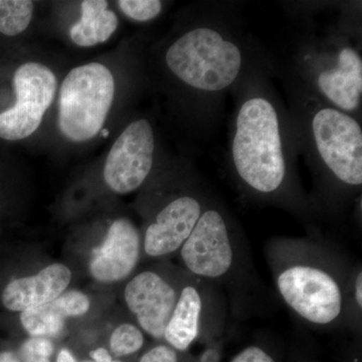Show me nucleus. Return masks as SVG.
<instances>
[{
    "label": "nucleus",
    "instance_id": "nucleus-1",
    "mask_svg": "<svg viewBox=\"0 0 362 362\" xmlns=\"http://www.w3.org/2000/svg\"><path fill=\"white\" fill-rule=\"evenodd\" d=\"M266 258L282 301L317 328L344 327L350 267L333 247L312 238H275Z\"/></svg>",
    "mask_w": 362,
    "mask_h": 362
},
{
    "label": "nucleus",
    "instance_id": "nucleus-2",
    "mask_svg": "<svg viewBox=\"0 0 362 362\" xmlns=\"http://www.w3.org/2000/svg\"><path fill=\"white\" fill-rule=\"evenodd\" d=\"M230 162L247 194L264 201L292 202L294 181L282 121L277 106L266 95L254 93L240 103L233 123Z\"/></svg>",
    "mask_w": 362,
    "mask_h": 362
},
{
    "label": "nucleus",
    "instance_id": "nucleus-3",
    "mask_svg": "<svg viewBox=\"0 0 362 362\" xmlns=\"http://www.w3.org/2000/svg\"><path fill=\"white\" fill-rule=\"evenodd\" d=\"M169 70L183 84L204 94L235 84L244 66L237 42L211 26H197L181 35L165 54Z\"/></svg>",
    "mask_w": 362,
    "mask_h": 362
},
{
    "label": "nucleus",
    "instance_id": "nucleus-4",
    "mask_svg": "<svg viewBox=\"0 0 362 362\" xmlns=\"http://www.w3.org/2000/svg\"><path fill=\"white\" fill-rule=\"evenodd\" d=\"M308 125L312 147L328 182L339 194H357L362 185L361 124L349 114L320 105Z\"/></svg>",
    "mask_w": 362,
    "mask_h": 362
},
{
    "label": "nucleus",
    "instance_id": "nucleus-5",
    "mask_svg": "<svg viewBox=\"0 0 362 362\" xmlns=\"http://www.w3.org/2000/svg\"><path fill=\"white\" fill-rule=\"evenodd\" d=\"M115 96V81L107 66L90 63L66 75L59 90L58 125L74 142L92 139L103 127Z\"/></svg>",
    "mask_w": 362,
    "mask_h": 362
},
{
    "label": "nucleus",
    "instance_id": "nucleus-6",
    "mask_svg": "<svg viewBox=\"0 0 362 362\" xmlns=\"http://www.w3.org/2000/svg\"><path fill=\"white\" fill-rule=\"evenodd\" d=\"M180 257L192 277L214 282L233 275L239 263L238 240L228 214L209 201Z\"/></svg>",
    "mask_w": 362,
    "mask_h": 362
},
{
    "label": "nucleus",
    "instance_id": "nucleus-7",
    "mask_svg": "<svg viewBox=\"0 0 362 362\" xmlns=\"http://www.w3.org/2000/svg\"><path fill=\"white\" fill-rule=\"evenodd\" d=\"M305 59L310 83L327 105L349 115L361 109L362 59L356 47L339 42Z\"/></svg>",
    "mask_w": 362,
    "mask_h": 362
},
{
    "label": "nucleus",
    "instance_id": "nucleus-8",
    "mask_svg": "<svg viewBox=\"0 0 362 362\" xmlns=\"http://www.w3.org/2000/svg\"><path fill=\"white\" fill-rule=\"evenodd\" d=\"M16 102L0 114V138L16 141L33 134L42 124L57 90V78L51 69L28 62L14 73Z\"/></svg>",
    "mask_w": 362,
    "mask_h": 362
},
{
    "label": "nucleus",
    "instance_id": "nucleus-9",
    "mask_svg": "<svg viewBox=\"0 0 362 362\" xmlns=\"http://www.w3.org/2000/svg\"><path fill=\"white\" fill-rule=\"evenodd\" d=\"M156 138L151 124L139 119L129 124L114 142L104 166V180L119 194L138 189L153 168Z\"/></svg>",
    "mask_w": 362,
    "mask_h": 362
},
{
    "label": "nucleus",
    "instance_id": "nucleus-10",
    "mask_svg": "<svg viewBox=\"0 0 362 362\" xmlns=\"http://www.w3.org/2000/svg\"><path fill=\"white\" fill-rule=\"evenodd\" d=\"M181 288L157 271H143L131 279L124 298L138 327L154 339H163Z\"/></svg>",
    "mask_w": 362,
    "mask_h": 362
},
{
    "label": "nucleus",
    "instance_id": "nucleus-11",
    "mask_svg": "<svg viewBox=\"0 0 362 362\" xmlns=\"http://www.w3.org/2000/svg\"><path fill=\"white\" fill-rule=\"evenodd\" d=\"M207 202L206 197L183 194L162 207L143 235L145 255L150 258H163L180 251L194 230Z\"/></svg>",
    "mask_w": 362,
    "mask_h": 362
},
{
    "label": "nucleus",
    "instance_id": "nucleus-12",
    "mask_svg": "<svg viewBox=\"0 0 362 362\" xmlns=\"http://www.w3.org/2000/svg\"><path fill=\"white\" fill-rule=\"evenodd\" d=\"M142 237L132 221H114L101 246L93 252L90 273L101 283H115L129 277L141 256Z\"/></svg>",
    "mask_w": 362,
    "mask_h": 362
},
{
    "label": "nucleus",
    "instance_id": "nucleus-13",
    "mask_svg": "<svg viewBox=\"0 0 362 362\" xmlns=\"http://www.w3.org/2000/svg\"><path fill=\"white\" fill-rule=\"evenodd\" d=\"M192 279L182 285L164 331L163 340L176 351H185L199 337L209 308L206 281Z\"/></svg>",
    "mask_w": 362,
    "mask_h": 362
},
{
    "label": "nucleus",
    "instance_id": "nucleus-14",
    "mask_svg": "<svg viewBox=\"0 0 362 362\" xmlns=\"http://www.w3.org/2000/svg\"><path fill=\"white\" fill-rule=\"evenodd\" d=\"M71 272L63 264L45 267L30 277L16 279L2 293V303L8 310L23 312L49 303L66 291Z\"/></svg>",
    "mask_w": 362,
    "mask_h": 362
},
{
    "label": "nucleus",
    "instance_id": "nucleus-15",
    "mask_svg": "<svg viewBox=\"0 0 362 362\" xmlns=\"http://www.w3.org/2000/svg\"><path fill=\"white\" fill-rule=\"evenodd\" d=\"M82 16L71 26V40L78 47H93L106 42L115 33L118 18L109 11L108 2L104 0H85L81 4Z\"/></svg>",
    "mask_w": 362,
    "mask_h": 362
},
{
    "label": "nucleus",
    "instance_id": "nucleus-16",
    "mask_svg": "<svg viewBox=\"0 0 362 362\" xmlns=\"http://www.w3.org/2000/svg\"><path fill=\"white\" fill-rule=\"evenodd\" d=\"M66 312L58 300L21 312V322L32 337H58L65 328Z\"/></svg>",
    "mask_w": 362,
    "mask_h": 362
},
{
    "label": "nucleus",
    "instance_id": "nucleus-17",
    "mask_svg": "<svg viewBox=\"0 0 362 362\" xmlns=\"http://www.w3.org/2000/svg\"><path fill=\"white\" fill-rule=\"evenodd\" d=\"M35 4L28 0H0V33L8 37L25 32L32 21Z\"/></svg>",
    "mask_w": 362,
    "mask_h": 362
},
{
    "label": "nucleus",
    "instance_id": "nucleus-18",
    "mask_svg": "<svg viewBox=\"0 0 362 362\" xmlns=\"http://www.w3.org/2000/svg\"><path fill=\"white\" fill-rule=\"evenodd\" d=\"M344 327L361 331L362 322V268L361 264L351 267L344 297Z\"/></svg>",
    "mask_w": 362,
    "mask_h": 362
},
{
    "label": "nucleus",
    "instance_id": "nucleus-19",
    "mask_svg": "<svg viewBox=\"0 0 362 362\" xmlns=\"http://www.w3.org/2000/svg\"><path fill=\"white\" fill-rule=\"evenodd\" d=\"M144 345V335L138 326L131 323L119 325L110 337V349L117 357L130 356Z\"/></svg>",
    "mask_w": 362,
    "mask_h": 362
},
{
    "label": "nucleus",
    "instance_id": "nucleus-20",
    "mask_svg": "<svg viewBox=\"0 0 362 362\" xmlns=\"http://www.w3.org/2000/svg\"><path fill=\"white\" fill-rule=\"evenodd\" d=\"M117 4L126 16L141 23L154 20L162 11L159 0H120Z\"/></svg>",
    "mask_w": 362,
    "mask_h": 362
},
{
    "label": "nucleus",
    "instance_id": "nucleus-21",
    "mask_svg": "<svg viewBox=\"0 0 362 362\" xmlns=\"http://www.w3.org/2000/svg\"><path fill=\"white\" fill-rule=\"evenodd\" d=\"M52 352L54 345L49 338L32 337L21 345L18 357L21 362H51Z\"/></svg>",
    "mask_w": 362,
    "mask_h": 362
},
{
    "label": "nucleus",
    "instance_id": "nucleus-22",
    "mask_svg": "<svg viewBox=\"0 0 362 362\" xmlns=\"http://www.w3.org/2000/svg\"><path fill=\"white\" fill-rule=\"evenodd\" d=\"M57 300L68 317L84 315L90 309L89 298L77 290L62 293Z\"/></svg>",
    "mask_w": 362,
    "mask_h": 362
},
{
    "label": "nucleus",
    "instance_id": "nucleus-23",
    "mask_svg": "<svg viewBox=\"0 0 362 362\" xmlns=\"http://www.w3.org/2000/svg\"><path fill=\"white\" fill-rule=\"evenodd\" d=\"M139 362H178L176 350L168 344H159L143 354Z\"/></svg>",
    "mask_w": 362,
    "mask_h": 362
},
{
    "label": "nucleus",
    "instance_id": "nucleus-24",
    "mask_svg": "<svg viewBox=\"0 0 362 362\" xmlns=\"http://www.w3.org/2000/svg\"><path fill=\"white\" fill-rule=\"evenodd\" d=\"M230 362H276L267 350L259 345H250L240 351Z\"/></svg>",
    "mask_w": 362,
    "mask_h": 362
},
{
    "label": "nucleus",
    "instance_id": "nucleus-25",
    "mask_svg": "<svg viewBox=\"0 0 362 362\" xmlns=\"http://www.w3.org/2000/svg\"><path fill=\"white\" fill-rule=\"evenodd\" d=\"M220 350L216 346L207 347L202 354L199 362H220Z\"/></svg>",
    "mask_w": 362,
    "mask_h": 362
},
{
    "label": "nucleus",
    "instance_id": "nucleus-26",
    "mask_svg": "<svg viewBox=\"0 0 362 362\" xmlns=\"http://www.w3.org/2000/svg\"><path fill=\"white\" fill-rule=\"evenodd\" d=\"M90 356L94 359L95 362H122L120 361H113L109 352L105 349L93 350Z\"/></svg>",
    "mask_w": 362,
    "mask_h": 362
},
{
    "label": "nucleus",
    "instance_id": "nucleus-27",
    "mask_svg": "<svg viewBox=\"0 0 362 362\" xmlns=\"http://www.w3.org/2000/svg\"><path fill=\"white\" fill-rule=\"evenodd\" d=\"M0 362H21L20 357L11 351L0 352Z\"/></svg>",
    "mask_w": 362,
    "mask_h": 362
},
{
    "label": "nucleus",
    "instance_id": "nucleus-28",
    "mask_svg": "<svg viewBox=\"0 0 362 362\" xmlns=\"http://www.w3.org/2000/svg\"><path fill=\"white\" fill-rule=\"evenodd\" d=\"M57 362H77V361L68 349H62L59 351Z\"/></svg>",
    "mask_w": 362,
    "mask_h": 362
},
{
    "label": "nucleus",
    "instance_id": "nucleus-29",
    "mask_svg": "<svg viewBox=\"0 0 362 362\" xmlns=\"http://www.w3.org/2000/svg\"><path fill=\"white\" fill-rule=\"evenodd\" d=\"M85 362H92V361H85Z\"/></svg>",
    "mask_w": 362,
    "mask_h": 362
}]
</instances>
